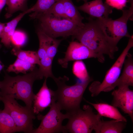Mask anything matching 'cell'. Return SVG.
<instances>
[{
    "label": "cell",
    "instance_id": "6da1fadb",
    "mask_svg": "<svg viewBox=\"0 0 133 133\" xmlns=\"http://www.w3.org/2000/svg\"><path fill=\"white\" fill-rule=\"evenodd\" d=\"M73 37L94 52L107 55L111 59L118 50L117 44L106 33L99 18H89L88 22Z\"/></svg>",
    "mask_w": 133,
    "mask_h": 133
},
{
    "label": "cell",
    "instance_id": "7a4b0ae2",
    "mask_svg": "<svg viewBox=\"0 0 133 133\" xmlns=\"http://www.w3.org/2000/svg\"><path fill=\"white\" fill-rule=\"evenodd\" d=\"M38 69L20 76L12 77L5 73L3 80L0 81V96H7L23 101L26 106L32 109L35 94L33 91L34 81L42 79Z\"/></svg>",
    "mask_w": 133,
    "mask_h": 133
},
{
    "label": "cell",
    "instance_id": "3957f363",
    "mask_svg": "<svg viewBox=\"0 0 133 133\" xmlns=\"http://www.w3.org/2000/svg\"><path fill=\"white\" fill-rule=\"evenodd\" d=\"M68 78L65 76L54 80L57 86L55 91L56 102L62 110L67 112H72L80 108V104L84 93L88 85L92 81L85 82H77L72 85H68L66 82Z\"/></svg>",
    "mask_w": 133,
    "mask_h": 133
},
{
    "label": "cell",
    "instance_id": "277c9868",
    "mask_svg": "<svg viewBox=\"0 0 133 133\" xmlns=\"http://www.w3.org/2000/svg\"><path fill=\"white\" fill-rule=\"evenodd\" d=\"M31 18L38 19L40 23L39 29L54 38L73 36L83 26L80 25L69 19L58 18L47 14H38Z\"/></svg>",
    "mask_w": 133,
    "mask_h": 133
},
{
    "label": "cell",
    "instance_id": "5b68a950",
    "mask_svg": "<svg viewBox=\"0 0 133 133\" xmlns=\"http://www.w3.org/2000/svg\"><path fill=\"white\" fill-rule=\"evenodd\" d=\"M82 110L80 108L70 112L68 122L65 126L66 133H90L94 130L101 120V116L95 114L88 105H84Z\"/></svg>",
    "mask_w": 133,
    "mask_h": 133
},
{
    "label": "cell",
    "instance_id": "8992f818",
    "mask_svg": "<svg viewBox=\"0 0 133 133\" xmlns=\"http://www.w3.org/2000/svg\"><path fill=\"white\" fill-rule=\"evenodd\" d=\"M4 103L3 110L13 119L18 132L32 133L33 120L35 118L33 109L20 105L15 99L9 97H1Z\"/></svg>",
    "mask_w": 133,
    "mask_h": 133
},
{
    "label": "cell",
    "instance_id": "52a82bcc",
    "mask_svg": "<svg viewBox=\"0 0 133 133\" xmlns=\"http://www.w3.org/2000/svg\"><path fill=\"white\" fill-rule=\"evenodd\" d=\"M133 46V35L130 38L127 45L114 63L107 72L104 80L100 83L93 82L90 85L89 90L92 97L98 95L101 92H108L112 85L120 76L122 66L127 55Z\"/></svg>",
    "mask_w": 133,
    "mask_h": 133
},
{
    "label": "cell",
    "instance_id": "ba28073f",
    "mask_svg": "<svg viewBox=\"0 0 133 133\" xmlns=\"http://www.w3.org/2000/svg\"><path fill=\"white\" fill-rule=\"evenodd\" d=\"M50 107L45 115L38 114L37 118L41 120V122L37 128L33 130L32 133H66L65 126L62 125V123L64 119H68V114L61 112V108L56 102H53Z\"/></svg>",
    "mask_w": 133,
    "mask_h": 133
},
{
    "label": "cell",
    "instance_id": "9c48e42d",
    "mask_svg": "<svg viewBox=\"0 0 133 133\" xmlns=\"http://www.w3.org/2000/svg\"><path fill=\"white\" fill-rule=\"evenodd\" d=\"M122 16L119 18L113 20L108 17L99 18L104 30L117 44L123 37H130L127 29L128 20L133 17V7L128 10L123 9Z\"/></svg>",
    "mask_w": 133,
    "mask_h": 133
},
{
    "label": "cell",
    "instance_id": "30bf717a",
    "mask_svg": "<svg viewBox=\"0 0 133 133\" xmlns=\"http://www.w3.org/2000/svg\"><path fill=\"white\" fill-rule=\"evenodd\" d=\"M90 58H97L101 63L105 60L103 55L94 52L80 42L72 41L70 43L64 57L59 59L58 62L62 67L66 68L70 61L82 60Z\"/></svg>",
    "mask_w": 133,
    "mask_h": 133
},
{
    "label": "cell",
    "instance_id": "8fae6325",
    "mask_svg": "<svg viewBox=\"0 0 133 133\" xmlns=\"http://www.w3.org/2000/svg\"><path fill=\"white\" fill-rule=\"evenodd\" d=\"M113 99L112 105L120 108L125 113L127 114L133 121V91L129 86L118 87L112 93Z\"/></svg>",
    "mask_w": 133,
    "mask_h": 133
},
{
    "label": "cell",
    "instance_id": "7c38bea8",
    "mask_svg": "<svg viewBox=\"0 0 133 133\" xmlns=\"http://www.w3.org/2000/svg\"><path fill=\"white\" fill-rule=\"evenodd\" d=\"M56 102L55 91L49 88L45 79L42 86L38 92L35 94L32 106L33 111L35 114H38L46 108L50 107Z\"/></svg>",
    "mask_w": 133,
    "mask_h": 133
},
{
    "label": "cell",
    "instance_id": "4fadbf2b",
    "mask_svg": "<svg viewBox=\"0 0 133 133\" xmlns=\"http://www.w3.org/2000/svg\"><path fill=\"white\" fill-rule=\"evenodd\" d=\"M78 10L89 15L91 17L103 18L109 17L112 13L113 8L102 0H94L84 3L83 5L77 7Z\"/></svg>",
    "mask_w": 133,
    "mask_h": 133
},
{
    "label": "cell",
    "instance_id": "5bb4252c",
    "mask_svg": "<svg viewBox=\"0 0 133 133\" xmlns=\"http://www.w3.org/2000/svg\"><path fill=\"white\" fill-rule=\"evenodd\" d=\"M124 64V67L122 74L109 88L108 92L118 87L133 86V60L132 55L128 53Z\"/></svg>",
    "mask_w": 133,
    "mask_h": 133
},
{
    "label": "cell",
    "instance_id": "9a60e30c",
    "mask_svg": "<svg viewBox=\"0 0 133 133\" xmlns=\"http://www.w3.org/2000/svg\"><path fill=\"white\" fill-rule=\"evenodd\" d=\"M31 8L20 13L10 21L6 23L4 30L0 38L1 42L7 48L11 47V44L13 36L15 32L16 27L19 22L26 14L32 12Z\"/></svg>",
    "mask_w": 133,
    "mask_h": 133
},
{
    "label": "cell",
    "instance_id": "2e32d148",
    "mask_svg": "<svg viewBox=\"0 0 133 133\" xmlns=\"http://www.w3.org/2000/svg\"><path fill=\"white\" fill-rule=\"evenodd\" d=\"M83 99L85 102L93 106L101 116L127 122L126 118L121 114L116 107L112 105L104 103H93Z\"/></svg>",
    "mask_w": 133,
    "mask_h": 133
},
{
    "label": "cell",
    "instance_id": "e0dca14e",
    "mask_svg": "<svg viewBox=\"0 0 133 133\" xmlns=\"http://www.w3.org/2000/svg\"><path fill=\"white\" fill-rule=\"evenodd\" d=\"M127 122L113 120H100L94 130L96 133H121L126 127Z\"/></svg>",
    "mask_w": 133,
    "mask_h": 133
},
{
    "label": "cell",
    "instance_id": "ac0fdd59",
    "mask_svg": "<svg viewBox=\"0 0 133 133\" xmlns=\"http://www.w3.org/2000/svg\"><path fill=\"white\" fill-rule=\"evenodd\" d=\"M38 54L40 62L38 69L40 75L45 79L50 77L54 80L56 77L53 75L52 71L53 60L47 55L46 52H40Z\"/></svg>",
    "mask_w": 133,
    "mask_h": 133
},
{
    "label": "cell",
    "instance_id": "d6986e66",
    "mask_svg": "<svg viewBox=\"0 0 133 133\" xmlns=\"http://www.w3.org/2000/svg\"><path fill=\"white\" fill-rule=\"evenodd\" d=\"M11 52L20 59L33 65L39 66L40 64V59L37 51L23 50L17 46L12 49Z\"/></svg>",
    "mask_w": 133,
    "mask_h": 133
},
{
    "label": "cell",
    "instance_id": "ffe728a7",
    "mask_svg": "<svg viewBox=\"0 0 133 133\" xmlns=\"http://www.w3.org/2000/svg\"><path fill=\"white\" fill-rule=\"evenodd\" d=\"M18 132L15 124L10 115L3 109H0V133Z\"/></svg>",
    "mask_w": 133,
    "mask_h": 133
},
{
    "label": "cell",
    "instance_id": "44dd1931",
    "mask_svg": "<svg viewBox=\"0 0 133 133\" xmlns=\"http://www.w3.org/2000/svg\"><path fill=\"white\" fill-rule=\"evenodd\" d=\"M62 0L65 12L68 18L80 25L83 26L84 23L82 21L84 18L81 15L72 0Z\"/></svg>",
    "mask_w": 133,
    "mask_h": 133
},
{
    "label": "cell",
    "instance_id": "7402d4cb",
    "mask_svg": "<svg viewBox=\"0 0 133 133\" xmlns=\"http://www.w3.org/2000/svg\"><path fill=\"white\" fill-rule=\"evenodd\" d=\"M35 68V65L17 58L15 62L10 65L6 70L8 72H13L17 74L22 73L24 74L30 72Z\"/></svg>",
    "mask_w": 133,
    "mask_h": 133
},
{
    "label": "cell",
    "instance_id": "603a6c76",
    "mask_svg": "<svg viewBox=\"0 0 133 133\" xmlns=\"http://www.w3.org/2000/svg\"><path fill=\"white\" fill-rule=\"evenodd\" d=\"M28 0H8L6 9V13L5 16L6 18L11 17L13 14L18 11L23 12L28 9L27 3Z\"/></svg>",
    "mask_w": 133,
    "mask_h": 133
},
{
    "label": "cell",
    "instance_id": "cb8c5ba5",
    "mask_svg": "<svg viewBox=\"0 0 133 133\" xmlns=\"http://www.w3.org/2000/svg\"><path fill=\"white\" fill-rule=\"evenodd\" d=\"M59 0H37L35 4L31 8L32 13L30 15V17L46 12Z\"/></svg>",
    "mask_w": 133,
    "mask_h": 133
},
{
    "label": "cell",
    "instance_id": "d4e9b609",
    "mask_svg": "<svg viewBox=\"0 0 133 133\" xmlns=\"http://www.w3.org/2000/svg\"><path fill=\"white\" fill-rule=\"evenodd\" d=\"M74 75L82 82L92 81L87 72L85 66L82 60L75 61L72 67Z\"/></svg>",
    "mask_w": 133,
    "mask_h": 133
},
{
    "label": "cell",
    "instance_id": "484cf974",
    "mask_svg": "<svg viewBox=\"0 0 133 133\" xmlns=\"http://www.w3.org/2000/svg\"><path fill=\"white\" fill-rule=\"evenodd\" d=\"M62 39H57L47 35L46 41V50L47 55L53 60Z\"/></svg>",
    "mask_w": 133,
    "mask_h": 133
},
{
    "label": "cell",
    "instance_id": "4316f807",
    "mask_svg": "<svg viewBox=\"0 0 133 133\" xmlns=\"http://www.w3.org/2000/svg\"><path fill=\"white\" fill-rule=\"evenodd\" d=\"M43 13L49 14L58 18L69 19L66 14L62 0H59L49 10Z\"/></svg>",
    "mask_w": 133,
    "mask_h": 133
},
{
    "label": "cell",
    "instance_id": "83f0119b",
    "mask_svg": "<svg viewBox=\"0 0 133 133\" xmlns=\"http://www.w3.org/2000/svg\"><path fill=\"white\" fill-rule=\"evenodd\" d=\"M127 0H106L105 3L113 8L122 10L126 5Z\"/></svg>",
    "mask_w": 133,
    "mask_h": 133
},
{
    "label": "cell",
    "instance_id": "f1b7e54d",
    "mask_svg": "<svg viewBox=\"0 0 133 133\" xmlns=\"http://www.w3.org/2000/svg\"><path fill=\"white\" fill-rule=\"evenodd\" d=\"M8 0H0V15L3 8L6 4Z\"/></svg>",
    "mask_w": 133,
    "mask_h": 133
},
{
    "label": "cell",
    "instance_id": "f546056e",
    "mask_svg": "<svg viewBox=\"0 0 133 133\" xmlns=\"http://www.w3.org/2000/svg\"><path fill=\"white\" fill-rule=\"evenodd\" d=\"M5 24L6 23H2L0 22V33L1 34L4 30Z\"/></svg>",
    "mask_w": 133,
    "mask_h": 133
},
{
    "label": "cell",
    "instance_id": "4dcf8cb0",
    "mask_svg": "<svg viewBox=\"0 0 133 133\" xmlns=\"http://www.w3.org/2000/svg\"><path fill=\"white\" fill-rule=\"evenodd\" d=\"M4 67V65L2 63L0 60V73L3 69Z\"/></svg>",
    "mask_w": 133,
    "mask_h": 133
},
{
    "label": "cell",
    "instance_id": "1f68e13d",
    "mask_svg": "<svg viewBox=\"0 0 133 133\" xmlns=\"http://www.w3.org/2000/svg\"><path fill=\"white\" fill-rule=\"evenodd\" d=\"M130 1L131 4V6L133 7V0H130Z\"/></svg>",
    "mask_w": 133,
    "mask_h": 133
},
{
    "label": "cell",
    "instance_id": "d6a6232c",
    "mask_svg": "<svg viewBox=\"0 0 133 133\" xmlns=\"http://www.w3.org/2000/svg\"><path fill=\"white\" fill-rule=\"evenodd\" d=\"M81 0H82L83 1L84 3L86 2L88 0H77V1H79Z\"/></svg>",
    "mask_w": 133,
    "mask_h": 133
},
{
    "label": "cell",
    "instance_id": "836d02e7",
    "mask_svg": "<svg viewBox=\"0 0 133 133\" xmlns=\"http://www.w3.org/2000/svg\"><path fill=\"white\" fill-rule=\"evenodd\" d=\"M0 87H1V83H0ZM1 97L0 96V101H1Z\"/></svg>",
    "mask_w": 133,
    "mask_h": 133
},
{
    "label": "cell",
    "instance_id": "e575fe53",
    "mask_svg": "<svg viewBox=\"0 0 133 133\" xmlns=\"http://www.w3.org/2000/svg\"><path fill=\"white\" fill-rule=\"evenodd\" d=\"M2 47V45H1L0 43V50L1 49V48Z\"/></svg>",
    "mask_w": 133,
    "mask_h": 133
},
{
    "label": "cell",
    "instance_id": "d590c367",
    "mask_svg": "<svg viewBox=\"0 0 133 133\" xmlns=\"http://www.w3.org/2000/svg\"><path fill=\"white\" fill-rule=\"evenodd\" d=\"M1 35V34L0 33V36Z\"/></svg>",
    "mask_w": 133,
    "mask_h": 133
}]
</instances>
